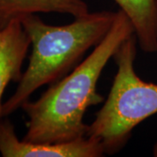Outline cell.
<instances>
[{
	"label": "cell",
	"instance_id": "cell-3",
	"mask_svg": "<svg viewBox=\"0 0 157 157\" xmlns=\"http://www.w3.org/2000/svg\"><path fill=\"white\" fill-rule=\"evenodd\" d=\"M136 40L131 35L114 54L117 73L109 94L88 125L86 137L99 141L106 155L121 150L134 128L157 113V84L145 82L135 71Z\"/></svg>",
	"mask_w": 157,
	"mask_h": 157
},
{
	"label": "cell",
	"instance_id": "cell-6",
	"mask_svg": "<svg viewBox=\"0 0 157 157\" xmlns=\"http://www.w3.org/2000/svg\"><path fill=\"white\" fill-rule=\"evenodd\" d=\"M50 12L76 18L88 14L89 9L84 0H0V30L27 15Z\"/></svg>",
	"mask_w": 157,
	"mask_h": 157
},
{
	"label": "cell",
	"instance_id": "cell-4",
	"mask_svg": "<svg viewBox=\"0 0 157 157\" xmlns=\"http://www.w3.org/2000/svg\"><path fill=\"white\" fill-rule=\"evenodd\" d=\"M0 154L4 157H101L105 152L99 141L86 136L58 143L19 140L13 124L3 119L0 120Z\"/></svg>",
	"mask_w": 157,
	"mask_h": 157
},
{
	"label": "cell",
	"instance_id": "cell-2",
	"mask_svg": "<svg viewBox=\"0 0 157 157\" xmlns=\"http://www.w3.org/2000/svg\"><path fill=\"white\" fill-rule=\"evenodd\" d=\"M115 16L112 11L89 12L62 26L47 25L37 14L23 17L33 51L17 89L2 105L0 119L21 108L39 87L56 82L76 67L85 53L106 37Z\"/></svg>",
	"mask_w": 157,
	"mask_h": 157
},
{
	"label": "cell",
	"instance_id": "cell-7",
	"mask_svg": "<svg viewBox=\"0 0 157 157\" xmlns=\"http://www.w3.org/2000/svg\"><path fill=\"white\" fill-rule=\"evenodd\" d=\"M131 21L141 50L157 51V0H114Z\"/></svg>",
	"mask_w": 157,
	"mask_h": 157
},
{
	"label": "cell",
	"instance_id": "cell-1",
	"mask_svg": "<svg viewBox=\"0 0 157 157\" xmlns=\"http://www.w3.org/2000/svg\"><path fill=\"white\" fill-rule=\"evenodd\" d=\"M135 29L121 9L106 37L87 58L48 89L37 101L22 106L28 117L24 140L37 143H58L86 136L88 125L84 116L88 107L104 101L97 83L107 62Z\"/></svg>",
	"mask_w": 157,
	"mask_h": 157
},
{
	"label": "cell",
	"instance_id": "cell-5",
	"mask_svg": "<svg viewBox=\"0 0 157 157\" xmlns=\"http://www.w3.org/2000/svg\"><path fill=\"white\" fill-rule=\"evenodd\" d=\"M31 40L20 20H15L0 30V113L2 98L10 82H19L22 66Z\"/></svg>",
	"mask_w": 157,
	"mask_h": 157
}]
</instances>
